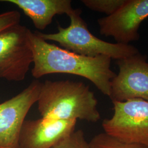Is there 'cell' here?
Instances as JSON below:
<instances>
[{
    "mask_svg": "<svg viewBox=\"0 0 148 148\" xmlns=\"http://www.w3.org/2000/svg\"><path fill=\"white\" fill-rule=\"evenodd\" d=\"M29 38L34 54V77L37 79L52 74L75 75L90 80L103 95L110 97L111 80L116 76L110 69L111 58L73 53L48 42L32 31Z\"/></svg>",
    "mask_w": 148,
    "mask_h": 148,
    "instance_id": "cell-1",
    "label": "cell"
},
{
    "mask_svg": "<svg viewBox=\"0 0 148 148\" xmlns=\"http://www.w3.org/2000/svg\"><path fill=\"white\" fill-rule=\"evenodd\" d=\"M43 118L97 122L101 119L98 101L90 87L71 80H46L37 101Z\"/></svg>",
    "mask_w": 148,
    "mask_h": 148,
    "instance_id": "cell-2",
    "label": "cell"
},
{
    "mask_svg": "<svg viewBox=\"0 0 148 148\" xmlns=\"http://www.w3.org/2000/svg\"><path fill=\"white\" fill-rule=\"evenodd\" d=\"M81 13L80 9H73L67 15L70 19V25H58L57 32H35L46 41L57 42L66 50L87 57L106 56L117 60L139 53L132 45L108 42L94 36L81 16Z\"/></svg>",
    "mask_w": 148,
    "mask_h": 148,
    "instance_id": "cell-3",
    "label": "cell"
},
{
    "mask_svg": "<svg viewBox=\"0 0 148 148\" xmlns=\"http://www.w3.org/2000/svg\"><path fill=\"white\" fill-rule=\"evenodd\" d=\"M112 101L114 112L110 119L103 121L104 133L122 142L148 148V101Z\"/></svg>",
    "mask_w": 148,
    "mask_h": 148,
    "instance_id": "cell-4",
    "label": "cell"
},
{
    "mask_svg": "<svg viewBox=\"0 0 148 148\" xmlns=\"http://www.w3.org/2000/svg\"><path fill=\"white\" fill-rule=\"evenodd\" d=\"M30 31L19 23L0 32V79L16 82L25 79L34 61Z\"/></svg>",
    "mask_w": 148,
    "mask_h": 148,
    "instance_id": "cell-5",
    "label": "cell"
},
{
    "mask_svg": "<svg viewBox=\"0 0 148 148\" xmlns=\"http://www.w3.org/2000/svg\"><path fill=\"white\" fill-rule=\"evenodd\" d=\"M42 83H32L21 93L0 103V148H19V136L25 117L37 103Z\"/></svg>",
    "mask_w": 148,
    "mask_h": 148,
    "instance_id": "cell-6",
    "label": "cell"
},
{
    "mask_svg": "<svg viewBox=\"0 0 148 148\" xmlns=\"http://www.w3.org/2000/svg\"><path fill=\"white\" fill-rule=\"evenodd\" d=\"M147 57L140 53L117 60L119 73L111 80L112 101L133 99L148 101Z\"/></svg>",
    "mask_w": 148,
    "mask_h": 148,
    "instance_id": "cell-7",
    "label": "cell"
},
{
    "mask_svg": "<svg viewBox=\"0 0 148 148\" xmlns=\"http://www.w3.org/2000/svg\"><path fill=\"white\" fill-rule=\"evenodd\" d=\"M148 17V0H126L114 13L98 19L99 32L117 43L129 45L139 40V27Z\"/></svg>",
    "mask_w": 148,
    "mask_h": 148,
    "instance_id": "cell-8",
    "label": "cell"
},
{
    "mask_svg": "<svg viewBox=\"0 0 148 148\" xmlns=\"http://www.w3.org/2000/svg\"><path fill=\"white\" fill-rule=\"evenodd\" d=\"M76 122L43 117L25 120L19 136V148H52L74 132Z\"/></svg>",
    "mask_w": 148,
    "mask_h": 148,
    "instance_id": "cell-9",
    "label": "cell"
},
{
    "mask_svg": "<svg viewBox=\"0 0 148 148\" xmlns=\"http://www.w3.org/2000/svg\"><path fill=\"white\" fill-rule=\"evenodd\" d=\"M18 6L32 21L35 27L43 30L56 15H68L73 10L70 0H2Z\"/></svg>",
    "mask_w": 148,
    "mask_h": 148,
    "instance_id": "cell-10",
    "label": "cell"
},
{
    "mask_svg": "<svg viewBox=\"0 0 148 148\" xmlns=\"http://www.w3.org/2000/svg\"><path fill=\"white\" fill-rule=\"evenodd\" d=\"M89 143L90 148H148L139 144L122 142L106 133L95 135Z\"/></svg>",
    "mask_w": 148,
    "mask_h": 148,
    "instance_id": "cell-11",
    "label": "cell"
},
{
    "mask_svg": "<svg viewBox=\"0 0 148 148\" xmlns=\"http://www.w3.org/2000/svg\"><path fill=\"white\" fill-rule=\"evenodd\" d=\"M126 0H82V3L92 11L110 16L124 4Z\"/></svg>",
    "mask_w": 148,
    "mask_h": 148,
    "instance_id": "cell-12",
    "label": "cell"
},
{
    "mask_svg": "<svg viewBox=\"0 0 148 148\" xmlns=\"http://www.w3.org/2000/svg\"><path fill=\"white\" fill-rule=\"evenodd\" d=\"M52 148H90L82 130L74 131L64 138Z\"/></svg>",
    "mask_w": 148,
    "mask_h": 148,
    "instance_id": "cell-13",
    "label": "cell"
},
{
    "mask_svg": "<svg viewBox=\"0 0 148 148\" xmlns=\"http://www.w3.org/2000/svg\"><path fill=\"white\" fill-rule=\"evenodd\" d=\"M21 19V13L17 11H8L0 14V32L19 24Z\"/></svg>",
    "mask_w": 148,
    "mask_h": 148,
    "instance_id": "cell-14",
    "label": "cell"
}]
</instances>
